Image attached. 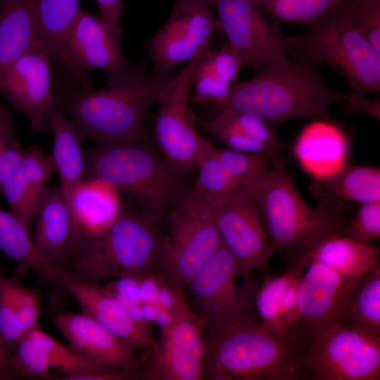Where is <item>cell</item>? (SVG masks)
Listing matches in <instances>:
<instances>
[{
    "label": "cell",
    "mask_w": 380,
    "mask_h": 380,
    "mask_svg": "<svg viewBox=\"0 0 380 380\" xmlns=\"http://www.w3.org/2000/svg\"><path fill=\"white\" fill-rule=\"evenodd\" d=\"M174 77L169 72H151L144 65H130L108 76L106 86L99 90L77 83L66 87L58 96V103L70 116L82 140H146L148 110L158 102Z\"/></svg>",
    "instance_id": "1"
},
{
    "label": "cell",
    "mask_w": 380,
    "mask_h": 380,
    "mask_svg": "<svg viewBox=\"0 0 380 380\" xmlns=\"http://www.w3.org/2000/svg\"><path fill=\"white\" fill-rule=\"evenodd\" d=\"M306 346L296 327L274 333L255 315L205 329L203 379H300Z\"/></svg>",
    "instance_id": "2"
},
{
    "label": "cell",
    "mask_w": 380,
    "mask_h": 380,
    "mask_svg": "<svg viewBox=\"0 0 380 380\" xmlns=\"http://www.w3.org/2000/svg\"><path fill=\"white\" fill-rule=\"evenodd\" d=\"M251 80L235 85L222 110L256 115L270 127L300 118H327L329 105L346 94L329 88L315 66L285 55L270 61Z\"/></svg>",
    "instance_id": "3"
},
{
    "label": "cell",
    "mask_w": 380,
    "mask_h": 380,
    "mask_svg": "<svg viewBox=\"0 0 380 380\" xmlns=\"http://www.w3.org/2000/svg\"><path fill=\"white\" fill-rule=\"evenodd\" d=\"M84 154L85 177L99 179L124 194L157 222L181 193L179 172L146 140L98 143Z\"/></svg>",
    "instance_id": "4"
},
{
    "label": "cell",
    "mask_w": 380,
    "mask_h": 380,
    "mask_svg": "<svg viewBox=\"0 0 380 380\" xmlns=\"http://www.w3.org/2000/svg\"><path fill=\"white\" fill-rule=\"evenodd\" d=\"M289 50L301 63H327L349 84L350 91H380V53L357 25L352 0H343L310 25L288 37Z\"/></svg>",
    "instance_id": "5"
},
{
    "label": "cell",
    "mask_w": 380,
    "mask_h": 380,
    "mask_svg": "<svg viewBox=\"0 0 380 380\" xmlns=\"http://www.w3.org/2000/svg\"><path fill=\"white\" fill-rule=\"evenodd\" d=\"M156 222L137 208L122 205L115 220L74 253L72 273L98 283L156 272L163 238Z\"/></svg>",
    "instance_id": "6"
},
{
    "label": "cell",
    "mask_w": 380,
    "mask_h": 380,
    "mask_svg": "<svg viewBox=\"0 0 380 380\" xmlns=\"http://www.w3.org/2000/svg\"><path fill=\"white\" fill-rule=\"evenodd\" d=\"M156 272L181 289L221 244L213 209L191 189L181 192L168 215Z\"/></svg>",
    "instance_id": "7"
},
{
    "label": "cell",
    "mask_w": 380,
    "mask_h": 380,
    "mask_svg": "<svg viewBox=\"0 0 380 380\" xmlns=\"http://www.w3.org/2000/svg\"><path fill=\"white\" fill-rule=\"evenodd\" d=\"M253 197L274 251L294 253L322 217L320 205L314 209L303 199L280 160L260 172Z\"/></svg>",
    "instance_id": "8"
},
{
    "label": "cell",
    "mask_w": 380,
    "mask_h": 380,
    "mask_svg": "<svg viewBox=\"0 0 380 380\" xmlns=\"http://www.w3.org/2000/svg\"><path fill=\"white\" fill-rule=\"evenodd\" d=\"M303 365L315 380H379L380 336L334 324L307 338Z\"/></svg>",
    "instance_id": "9"
},
{
    "label": "cell",
    "mask_w": 380,
    "mask_h": 380,
    "mask_svg": "<svg viewBox=\"0 0 380 380\" xmlns=\"http://www.w3.org/2000/svg\"><path fill=\"white\" fill-rule=\"evenodd\" d=\"M239 263L220 246L184 286L192 310L213 329L254 315L255 290L252 281L238 284Z\"/></svg>",
    "instance_id": "10"
},
{
    "label": "cell",
    "mask_w": 380,
    "mask_h": 380,
    "mask_svg": "<svg viewBox=\"0 0 380 380\" xmlns=\"http://www.w3.org/2000/svg\"><path fill=\"white\" fill-rule=\"evenodd\" d=\"M204 44L163 92L155 137L165 159L178 172L198 169L213 145L197 131L189 102L195 68Z\"/></svg>",
    "instance_id": "11"
},
{
    "label": "cell",
    "mask_w": 380,
    "mask_h": 380,
    "mask_svg": "<svg viewBox=\"0 0 380 380\" xmlns=\"http://www.w3.org/2000/svg\"><path fill=\"white\" fill-rule=\"evenodd\" d=\"M161 329L160 341L146 350L137 379L201 380L205 353V325L188 305Z\"/></svg>",
    "instance_id": "12"
},
{
    "label": "cell",
    "mask_w": 380,
    "mask_h": 380,
    "mask_svg": "<svg viewBox=\"0 0 380 380\" xmlns=\"http://www.w3.org/2000/svg\"><path fill=\"white\" fill-rule=\"evenodd\" d=\"M220 28L243 67L260 69L289 50L277 23L267 21L251 0H213Z\"/></svg>",
    "instance_id": "13"
},
{
    "label": "cell",
    "mask_w": 380,
    "mask_h": 380,
    "mask_svg": "<svg viewBox=\"0 0 380 380\" xmlns=\"http://www.w3.org/2000/svg\"><path fill=\"white\" fill-rule=\"evenodd\" d=\"M49 54L37 42L0 74V92L15 108L25 113L32 129L51 130L50 109L58 103L51 88Z\"/></svg>",
    "instance_id": "14"
},
{
    "label": "cell",
    "mask_w": 380,
    "mask_h": 380,
    "mask_svg": "<svg viewBox=\"0 0 380 380\" xmlns=\"http://www.w3.org/2000/svg\"><path fill=\"white\" fill-rule=\"evenodd\" d=\"M213 213L222 243L239 263L243 279L252 281L251 270L266 271L274 253L253 196L234 199Z\"/></svg>",
    "instance_id": "15"
},
{
    "label": "cell",
    "mask_w": 380,
    "mask_h": 380,
    "mask_svg": "<svg viewBox=\"0 0 380 380\" xmlns=\"http://www.w3.org/2000/svg\"><path fill=\"white\" fill-rule=\"evenodd\" d=\"M220 22L210 7L175 2L164 26L148 42L153 70L168 73L177 65L189 61L206 44Z\"/></svg>",
    "instance_id": "16"
},
{
    "label": "cell",
    "mask_w": 380,
    "mask_h": 380,
    "mask_svg": "<svg viewBox=\"0 0 380 380\" xmlns=\"http://www.w3.org/2000/svg\"><path fill=\"white\" fill-rule=\"evenodd\" d=\"M272 159L265 155L213 146L201 165L192 191L210 208L251 195L260 172Z\"/></svg>",
    "instance_id": "17"
},
{
    "label": "cell",
    "mask_w": 380,
    "mask_h": 380,
    "mask_svg": "<svg viewBox=\"0 0 380 380\" xmlns=\"http://www.w3.org/2000/svg\"><path fill=\"white\" fill-rule=\"evenodd\" d=\"M299 288V317L295 326L307 338L338 323L346 296L357 279L343 277L314 261L307 264Z\"/></svg>",
    "instance_id": "18"
},
{
    "label": "cell",
    "mask_w": 380,
    "mask_h": 380,
    "mask_svg": "<svg viewBox=\"0 0 380 380\" xmlns=\"http://www.w3.org/2000/svg\"><path fill=\"white\" fill-rule=\"evenodd\" d=\"M68 50L76 70V83L91 89L87 72L94 69L105 71L108 77L118 75L130 64L117 37L100 16L81 9L68 38Z\"/></svg>",
    "instance_id": "19"
},
{
    "label": "cell",
    "mask_w": 380,
    "mask_h": 380,
    "mask_svg": "<svg viewBox=\"0 0 380 380\" xmlns=\"http://www.w3.org/2000/svg\"><path fill=\"white\" fill-rule=\"evenodd\" d=\"M62 289L77 301L83 312L118 337L144 350L156 345L151 330L137 324L127 308L106 287L68 272Z\"/></svg>",
    "instance_id": "20"
},
{
    "label": "cell",
    "mask_w": 380,
    "mask_h": 380,
    "mask_svg": "<svg viewBox=\"0 0 380 380\" xmlns=\"http://www.w3.org/2000/svg\"><path fill=\"white\" fill-rule=\"evenodd\" d=\"M53 320L70 347L116 367L135 379L138 366L136 350L139 349L135 346L118 337L83 312L58 313Z\"/></svg>",
    "instance_id": "21"
},
{
    "label": "cell",
    "mask_w": 380,
    "mask_h": 380,
    "mask_svg": "<svg viewBox=\"0 0 380 380\" xmlns=\"http://www.w3.org/2000/svg\"><path fill=\"white\" fill-rule=\"evenodd\" d=\"M122 205L118 192L99 179L85 177L79 184L70 201V260L84 242L102 232L115 220Z\"/></svg>",
    "instance_id": "22"
},
{
    "label": "cell",
    "mask_w": 380,
    "mask_h": 380,
    "mask_svg": "<svg viewBox=\"0 0 380 380\" xmlns=\"http://www.w3.org/2000/svg\"><path fill=\"white\" fill-rule=\"evenodd\" d=\"M56 172L51 153L38 147L27 151L21 162L0 188L11 213L30 233L40 201Z\"/></svg>",
    "instance_id": "23"
},
{
    "label": "cell",
    "mask_w": 380,
    "mask_h": 380,
    "mask_svg": "<svg viewBox=\"0 0 380 380\" xmlns=\"http://www.w3.org/2000/svg\"><path fill=\"white\" fill-rule=\"evenodd\" d=\"M33 243L43 258L63 270L70 264L72 219L60 185L49 186L38 207Z\"/></svg>",
    "instance_id": "24"
},
{
    "label": "cell",
    "mask_w": 380,
    "mask_h": 380,
    "mask_svg": "<svg viewBox=\"0 0 380 380\" xmlns=\"http://www.w3.org/2000/svg\"><path fill=\"white\" fill-rule=\"evenodd\" d=\"M349 149L346 134L337 126L319 120L307 125L293 148L302 167L315 180L326 178L346 163Z\"/></svg>",
    "instance_id": "25"
},
{
    "label": "cell",
    "mask_w": 380,
    "mask_h": 380,
    "mask_svg": "<svg viewBox=\"0 0 380 380\" xmlns=\"http://www.w3.org/2000/svg\"><path fill=\"white\" fill-rule=\"evenodd\" d=\"M81 9L79 0H36V39L73 76L76 70L68 50V38Z\"/></svg>",
    "instance_id": "26"
},
{
    "label": "cell",
    "mask_w": 380,
    "mask_h": 380,
    "mask_svg": "<svg viewBox=\"0 0 380 380\" xmlns=\"http://www.w3.org/2000/svg\"><path fill=\"white\" fill-rule=\"evenodd\" d=\"M49 117L53 132L51 153L61 187L70 208V201L75 188L85 178L86 163L80 146L82 139L74 122L65 115L59 106L54 105Z\"/></svg>",
    "instance_id": "27"
},
{
    "label": "cell",
    "mask_w": 380,
    "mask_h": 380,
    "mask_svg": "<svg viewBox=\"0 0 380 380\" xmlns=\"http://www.w3.org/2000/svg\"><path fill=\"white\" fill-rule=\"evenodd\" d=\"M241 68V60L228 44L217 51L207 48L193 74L192 101L215 102L221 106L234 88Z\"/></svg>",
    "instance_id": "28"
},
{
    "label": "cell",
    "mask_w": 380,
    "mask_h": 380,
    "mask_svg": "<svg viewBox=\"0 0 380 380\" xmlns=\"http://www.w3.org/2000/svg\"><path fill=\"white\" fill-rule=\"evenodd\" d=\"M47 352L53 367L63 374L62 379L127 380L131 375L120 369L80 353L57 341L38 327L25 334Z\"/></svg>",
    "instance_id": "29"
},
{
    "label": "cell",
    "mask_w": 380,
    "mask_h": 380,
    "mask_svg": "<svg viewBox=\"0 0 380 380\" xmlns=\"http://www.w3.org/2000/svg\"><path fill=\"white\" fill-rule=\"evenodd\" d=\"M36 0H4L0 8V74L37 42Z\"/></svg>",
    "instance_id": "30"
},
{
    "label": "cell",
    "mask_w": 380,
    "mask_h": 380,
    "mask_svg": "<svg viewBox=\"0 0 380 380\" xmlns=\"http://www.w3.org/2000/svg\"><path fill=\"white\" fill-rule=\"evenodd\" d=\"M311 190L323 199L360 204L380 201V169L346 163L334 174L315 180Z\"/></svg>",
    "instance_id": "31"
},
{
    "label": "cell",
    "mask_w": 380,
    "mask_h": 380,
    "mask_svg": "<svg viewBox=\"0 0 380 380\" xmlns=\"http://www.w3.org/2000/svg\"><path fill=\"white\" fill-rule=\"evenodd\" d=\"M310 261L321 263L344 277L357 279L379 265V250L343 234H334L315 248Z\"/></svg>",
    "instance_id": "32"
},
{
    "label": "cell",
    "mask_w": 380,
    "mask_h": 380,
    "mask_svg": "<svg viewBox=\"0 0 380 380\" xmlns=\"http://www.w3.org/2000/svg\"><path fill=\"white\" fill-rule=\"evenodd\" d=\"M0 250L20 267L32 268L46 281L62 289L68 272L58 269L39 254L30 233L11 213L0 208Z\"/></svg>",
    "instance_id": "33"
},
{
    "label": "cell",
    "mask_w": 380,
    "mask_h": 380,
    "mask_svg": "<svg viewBox=\"0 0 380 380\" xmlns=\"http://www.w3.org/2000/svg\"><path fill=\"white\" fill-rule=\"evenodd\" d=\"M380 336V267L356 279L343 303L339 322Z\"/></svg>",
    "instance_id": "34"
},
{
    "label": "cell",
    "mask_w": 380,
    "mask_h": 380,
    "mask_svg": "<svg viewBox=\"0 0 380 380\" xmlns=\"http://www.w3.org/2000/svg\"><path fill=\"white\" fill-rule=\"evenodd\" d=\"M294 276L286 271L279 276H267L261 287L256 291L255 308L261 324L268 330L277 334L288 329L281 319L280 303L282 293Z\"/></svg>",
    "instance_id": "35"
},
{
    "label": "cell",
    "mask_w": 380,
    "mask_h": 380,
    "mask_svg": "<svg viewBox=\"0 0 380 380\" xmlns=\"http://www.w3.org/2000/svg\"><path fill=\"white\" fill-rule=\"evenodd\" d=\"M278 19L311 25L343 0H251Z\"/></svg>",
    "instance_id": "36"
},
{
    "label": "cell",
    "mask_w": 380,
    "mask_h": 380,
    "mask_svg": "<svg viewBox=\"0 0 380 380\" xmlns=\"http://www.w3.org/2000/svg\"><path fill=\"white\" fill-rule=\"evenodd\" d=\"M8 362L15 377L54 379L49 372L53 367L46 350L25 335L9 355Z\"/></svg>",
    "instance_id": "37"
},
{
    "label": "cell",
    "mask_w": 380,
    "mask_h": 380,
    "mask_svg": "<svg viewBox=\"0 0 380 380\" xmlns=\"http://www.w3.org/2000/svg\"><path fill=\"white\" fill-rule=\"evenodd\" d=\"M206 128L229 149L244 153L265 155L273 160L279 159L281 151L248 136L227 121L220 113L206 123Z\"/></svg>",
    "instance_id": "38"
},
{
    "label": "cell",
    "mask_w": 380,
    "mask_h": 380,
    "mask_svg": "<svg viewBox=\"0 0 380 380\" xmlns=\"http://www.w3.org/2000/svg\"><path fill=\"white\" fill-rule=\"evenodd\" d=\"M13 281L0 273V334L8 355L25 335L14 298Z\"/></svg>",
    "instance_id": "39"
},
{
    "label": "cell",
    "mask_w": 380,
    "mask_h": 380,
    "mask_svg": "<svg viewBox=\"0 0 380 380\" xmlns=\"http://www.w3.org/2000/svg\"><path fill=\"white\" fill-rule=\"evenodd\" d=\"M343 235L371 244L380 237V201L361 204L344 229Z\"/></svg>",
    "instance_id": "40"
},
{
    "label": "cell",
    "mask_w": 380,
    "mask_h": 380,
    "mask_svg": "<svg viewBox=\"0 0 380 380\" xmlns=\"http://www.w3.org/2000/svg\"><path fill=\"white\" fill-rule=\"evenodd\" d=\"M220 113L229 122L248 136L267 144L277 151H281L285 148V144L260 117L233 110H222Z\"/></svg>",
    "instance_id": "41"
},
{
    "label": "cell",
    "mask_w": 380,
    "mask_h": 380,
    "mask_svg": "<svg viewBox=\"0 0 380 380\" xmlns=\"http://www.w3.org/2000/svg\"><path fill=\"white\" fill-rule=\"evenodd\" d=\"M360 31L380 53V0H352Z\"/></svg>",
    "instance_id": "42"
},
{
    "label": "cell",
    "mask_w": 380,
    "mask_h": 380,
    "mask_svg": "<svg viewBox=\"0 0 380 380\" xmlns=\"http://www.w3.org/2000/svg\"><path fill=\"white\" fill-rule=\"evenodd\" d=\"M13 294L25 334L39 327L41 303L38 293L14 279Z\"/></svg>",
    "instance_id": "43"
},
{
    "label": "cell",
    "mask_w": 380,
    "mask_h": 380,
    "mask_svg": "<svg viewBox=\"0 0 380 380\" xmlns=\"http://www.w3.org/2000/svg\"><path fill=\"white\" fill-rule=\"evenodd\" d=\"M301 275L293 277L284 289L280 303V312L285 327H294L299 317L298 296Z\"/></svg>",
    "instance_id": "44"
},
{
    "label": "cell",
    "mask_w": 380,
    "mask_h": 380,
    "mask_svg": "<svg viewBox=\"0 0 380 380\" xmlns=\"http://www.w3.org/2000/svg\"><path fill=\"white\" fill-rule=\"evenodd\" d=\"M141 277H124L105 286L118 300L133 304H141L139 297V282Z\"/></svg>",
    "instance_id": "45"
},
{
    "label": "cell",
    "mask_w": 380,
    "mask_h": 380,
    "mask_svg": "<svg viewBox=\"0 0 380 380\" xmlns=\"http://www.w3.org/2000/svg\"><path fill=\"white\" fill-rule=\"evenodd\" d=\"M98 4L101 17L108 25L114 34L122 39V30L120 20L125 8L122 0H95Z\"/></svg>",
    "instance_id": "46"
},
{
    "label": "cell",
    "mask_w": 380,
    "mask_h": 380,
    "mask_svg": "<svg viewBox=\"0 0 380 380\" xmlns=\"http://www.w3.org/2000/svg\"><path fill=\"white\" fill-rule=\"evenodd\" d=\"M26 153L18 140L0 153V188L17 168Z\"/></svg>",
    "instance_id": "47"
},
{
    "label": "cell",
    "mask_w": 380,
    "mask_h": 380,
    "mask_svg": "<svg viewBox=\"0 0 380 380\" xmlns=\"http://www.w3.org/2000/svg\"><path fill=\"white\" fill-rule=\"evenodd\" d=\"M347 103V108L350 113H362L375 119H380V102L373 101L365 95L350 91L346 94L344 99Z\"/></svg>",
    "instance_id": "48"
},
{
    "label": "cell",
    "mask_w": 380,
    "mask_h": 380,
    "mask_svg": "<svg viewBox=\"0 0 380 380\" xmlns=\"http://www.w3.org/2000/svg\"><path fill=\"white\" fill-rule=\"evenodd\" d=\"M16 140L12 114L5 105L0 103V153Z\"/></svg>",
    "instance_id": "49"
},
{
    "label": "cell",
    "mask_w": 380,
    "mask_h": 380,
    "mask_svg": "<svg viewBox=\"0 0 380 380\" xmlns=\"http://www.w3.org/2000/svg\"><path fill=\"white\" fill-rule=\"evenodd\" d=\"M160 277L154 272L142 277L139 282V297L141 303L158 305Z\"/></svg>",
    "instance_id": "50"
},
{
    "label": "cell",
    "mask_w": 380,
    "mask_h": 380,
    "mask_svg": "<svg viewBox=\"0 0 380 380\" xmlns=\"http://www.w3.org/2000/svg\"><path fill=\"white\" fill-rule=\"evenodd\" d=\"M8 356L0 334V380H10L15 378L9 365Z\"/></svg>",
    "instance_id": "51"
},
{
    "label": "cell",
    "mask_w": 380,
    "mask_h": 380,
    "mask_svg": "<svg viewBox=\"0 0 380 380\" xmlns=\"http://www.w3.org/2000/svg\"><path fill=\"white\" fill-rule=\"evenodd\" d=\"M173 315L172 313L159 305H158L157 315L155 319L161 329L169 325L173 320Z\"/></svg>",
    "instance_id": "52"
},
{
    "label": "cell",
    "mask_w": 380,
    "mask_h": 380,
    "mask_svg": "<svg viewBox=\"0 0 380 380\" xmlns=\"http://www.w3.org/2000/svg\"><path fill=\"white\" fill-rule=\"evenodd\" d=\"M141 309L143 317L147 323L154 322L157 315L158 305L154 303H141Z\"/></svg>",
    "instance_id": "53"
},
{
    "label": "cell",
    "mask_w": 380,
    "mask_h": 380,
    "mask_svg": "<svg viewBox=\"0 0 380 380\" xmlns=\"http://www.w3.org/2000/svg\"><path fill=\"white\" fill-rule=\"evenodd\" d=\"M213 0H176L175 2L177 3H186V4H194L207 6L208 7L213 6Z\"/></svg>",
    "instance_id": "54"
},
{
    "label": "cell",
    "mask_w": 380,
    "mask_h": 380,
    "mask_svg": "<svg viewBox=\"0 0 380 380\" xmlns=\"http://www.w3.org/2000/svg\"><path fill=\"white\" fill-rule=\"evenodd\" d=\"M3 1H4V0H0V8H1V5L3 4Z\"/></svg>",
    "instance_id": "55"
}]
</instances>
